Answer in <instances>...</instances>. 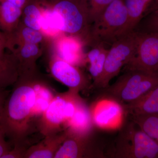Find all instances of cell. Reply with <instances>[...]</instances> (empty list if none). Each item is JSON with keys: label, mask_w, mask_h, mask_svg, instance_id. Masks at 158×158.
Instances as JSON below:
<instances>
[{"label": "cell", "mask_w": 158, "mask_h": 158, "mask_svg": "<svg viewBox=\"0 0 158 158\" xmlns=\"http://www.w3.org/2000/svg\"><path fill=\"white\" fill-rule=\"evenodd\" d=\"M66 135L64 131L56 135L45 136L40 142L30 146L24 158H54Z\"/></svg>", "instance_id": "obj_16"}, {"label": "cell", "mask_w": 158, "mask_h": 158, "mask_svg": "<svg viewBox=\"0 0 158 158\" xmlns=\"http://www.w3.org/2000/svg\"><path fill=\"white\" fill-rule=\"evenodd\" d=\"M44 2L47 3H52L53 2H56V1H59V0H43Z\"/></svg>", "instance_id": "obj_32"}, {"label": "cell", "mask_w": 158, "mask_h": 158, "mask_svg": "<svg viewBox=\"0 0 158 158\" xmlns=\"http://www.w3.org/2000/svg\"><path fill=\"white\" fill-rule=\"evenodd\" d=\"M29 147L27 141L16 143L14 144V148L10 149L2 158H24Z\"/></svg>", "instance_id": "obj_28"}, {"label": "cell", "mask_w": 158, "mask_h": 158, "mask_svg": "<svg viewBox=\"0 0 158 158\" xmlns=\"http://www.w3.org/2000/svg\"><path fill=\"white\" fill-rule=\"evenodd\" d=\"M11 51L17 62L18 78L38 77L37 62L42 54L39 44H25L15 47Z\"/></svg>", "instance_id": "obj_12"}, {"label": "cell", "mask_w": 158, "mask_h": 158, "mask_svg": "<svg viewBox=\"0 0 158 158\" xmlns=\"http://www.w3.org/2000/svg\"><path fill=\"white\" fill-rule=\"evenodd\" d=\"M3 33H4V32H1V31H0V37H1V36H2V35Z\"/></svg>", "instance_id": "obj_34"}, {"label": "cell", "mask_w": 158, "mask_h": 158, "mask_svg": "<svg viewBox=\"0 0 158 158\" xmlns=\"http://www.w3.org/2000/svg\"><path fill=\"white\" fill-rule=\"evenodd\" d=\"M138 33H132L117 38L109 50L103 73L96 88H106L111 80L117 76L123 66H126L135 54Z\"/></svg>", "instance_id": "obj_7"}, {"label": "cell", "mask_w": 158, "mask_h": 158, "mask_svg": "<svg viewBox=\"0 0 158 158\" xmlns=\"http://www.w3.org/2000/svg\"><path fill=\"white\" fill-rule=\"evenodd\" d=\"M114 0H88L90 23L96 21Z\"/></svg>", "instance_id": "obj_25"}, {"label": "cell", "mask_w": 158, "mask_h": 158, "mask_svg": "<svg viewBox=\"0 0 158 158\" xmlns=\"http://www.w3.org/2000/svg\"><path fill=\"white\" fill-rule=\"evenodd\" d=\"M94 126L90 109L83 100L65 123L64 130L69 134L86 135L92 132Z\"/></svg>", "instance_id": "obj_15"}, {"label": "cell", "mask_w": 158, "mask_h": 158, "mask_svg": "<svg viewBox=\"0 0 158 158\" xmlns=\"http://www.w3.org/2000/svg\"><path fill=\"white\" fill-rule=\"evenodd\" d=\"M17 71L9 69L0 64V88L14 85L18 78Z\"/></svg>", "instance_id": "obj_26"}, {"label": "cell", "mask_w": 158, "mask_h": 158, "mask_svg": "<svg viewBox=\"0 0 158 158\" xmlns=\"http://www.w3.org/2000/svg\"><path fill=\"white\" fill-rule=\"evenodd\" d=\"M127 19L124 0H114L91 25L90 47L99 43L112 44Z\"/></svg>", "instance_id": "obj_6"}, {"label": "cell", "mask_w": 158, "mask_h": 158, "mask_svg": "<svg viewBox=\"0 0 158 158\" xmlns=\"http://www.w3.org/2000/svg\"><path fill=\"white\" fill-rule=\"evenodd\" d=\"M11 91L6 90V88H0V123L2 118L4 107L7 98Z\"/></svg>", "instance_id": "obj_30"}, {"label": "cell", "mask_w": 158, "mask_h": 158, "mask_svg": "<svg viewBox=\"0 0 158 158\" xmlns=\"http://www.w3.org/2000/svg\"><path fill=\"white\" fill-rule=\"evenodd\" d=\"M43 7L41 0H29L23 8L21 22L27 27L40 31Z\"/></svg>", "instance_id": "obj_22"}, {"label": "cell", "mask_w": 158, "mask_h": 158, "mask_svg": "<svg viewBox=\"0 0 158 158\" xmlns=\"http://www.w3.org/2000/svg\"><path fill=\"white\" fill-rule=\"evenodd\" d=\"M158 9V0L156 1L155 6L154 7V9Z\"/></svg>", "instance_id": "obj_33"}, {"label": "cell", "mask_w": 158, "mask_h": 158, "mask_svg": "<svg viewBox=\"0 0 158 158\" xmlns=\"http://www.w3.org/2000/svg\"><path fill=\"white\" fill-rule=\"evenodd\" d=\"M6 35L7 48L10 51L17 46L25 44L40 45L46 40L40 31L27 27L23 24L21 21L14 31L6 34Z\"/></svg>", "instance_id": "obj_17"}, {"label": "cell", "mask_w": 158, "mask_h": 158, "mask_svg": "<svg viewBox=\"0 0 158 158\" xmlns=\"http://www.w3.org/2000/svg\"><path fill=\"white\" fill-rule=\"evenodd\" d=\"M43 5L42 14L40 21V31L46 39L51 40L52 41L65 34L58 28L51 8L43 3Z\"/></svg>", "instance_id": "obj_23"}, {"label": "cell", "mask_w": 158, "mask_h": 158, "mask_svg": "<svg viewBox=\"0 0 158 158\" xmlns=\"http://www.w3.org/2000/svg\"><path fill=\"white\" fill-rule=\"evenodd\" d=\"M123 108L130 115L158 114V85L135 102Z\"/></svg>", "instance_id": "obj_19"}, {"label": "cell", "mask_w": 158, "mask_h": 158, "mask_svg": "<svg viewBox=\"0 0 158 158\" xmlns=\"http://www.w3.org/2000/svg\"><path fill=\"white\" fill-rule=\"evenodd\" d=\"M53 53L69 64L81 67L87 64L85 43L80 37L62 34L52 41Z\"/></svg>", "instance_id": "obj_11"}, {"label": "cell", "mask_w": 158, "mask_h": 158, "mask_svg": "<svg viewBox=\"0 0 158 158\" xmlns=\"http://www.w3.org/2000/svg\"><path fill=\"white\" fill-rule=\"evenodd\" d=\"M155 141H156L157 143L158 144V137H157V138L156 139Z\"/></svg>", "instance_id": "obj_35"}, {"label": "cell", "mask_w": 158, "mask_h": 158, "mask_svg": "<svg viewBox=\"0 0 158 158\" xmlns=\"http://www.w3.org/2000/svg\"><path fill=\"white\" fill-rule=\"evenodd\" d=\"M36 78H18L6 99L0 124L13 144L27 141L36 98L34 84Z\"/></svg>", "instance_id": "obj_1"}, {"label": "cell", "mask_w": 158, "mask_h": 158, "mask_svg": "<svg viewBox=\"0 0 158 158\" xmlns=\"http://www.w3.org/2000/svg\"><path fill=\"white\" fill-rule=\"evenodd\" d=\"M131 119L138 127L155 140L158 137V114H132Z\"/></svg>", "instance_id": "obj_24"}, {"label": "cell", "mask_w": 158, "mask_h": 158, "mask_svg": "<svg viewBox=\"0 0 158 158\" xmlns=\"http://www.w3.org/2000/svg\"><path fill=\"white\" fill-rule=\"evenodd\" d=\"M78 93L68 90L57 94L44 112L38 123V129L44 136L59 134L74 115L83 100Z\"/></svg>", "instance_id": "obj_5"}, {"label": "cell", "mask_w": 158, "mask_h": 158, "mask_svg": "<svg viewBox=\"0 0 158 158\" xmlns=\"http://www.w3.org/2000/svg\"><path fill=\"white\" fill-rule=\"evenodd\" d=\"M23 9L7 1H0V27L6 34L17 27L21 18Z\"/></svg>", "instance_id": "obj_20"}, {"label": "cell", "mask_w": 158, "mask_h": 158, "mask_svg": "<svg viewBox=\"0 0 158 158\" xmlns=\"http://www.w3.org/2000/svg\"><path fill=\"white\" fill-rule=\"evenodd\" d=\"M42 2L52 9L59 30L64 34L80 37L86 46H91V24L89 19L88 0Z\"/></svg>", "instance_id": "obj_2"}, {"label": "cell", "mask_w": 158, "mask_h": 158, "mask_svg": "<svg viewBox=\"0 0 158 158\" xmlns=\"http://www.w3.org/2000/svg\"><path fill=\"white\" fill-rule=\"evenodd\" d=\"M6 137L5 131L0 124V158H2L10 150L9 144L6 141Z\"/></svg>", "instance_id": "obj_29"}, {"label": "cell", "mask_w": 158, "mask_h": 158, "mask_svg": "<svg viewBox=\"0 0 158 158\" xmlns=\"http://www.w3.org/2000/svg\"><path fill=\"white\" fill-rule=\"evenodd\" d=\"M107 156L115 158H158V144L131 119L122 125Z\"/></svg>", "instance_id": "obj_3"}, {"label": "cell", "mask_w": 158, "mask_h": 158, "mask_svg": "<svg viewBox=\"0 0 158 158\" xmlns=\"http://www.w3.org/2000/svg\"><path fill=\"white\" fill-rule=\"evenodd\" d=\"M0 1H2V0H0ZM5 1H7L13 3L15 6L23 9L27 3L29 2V0H5Z\"/></svg>", "instance_id": "obj_31"}, {"label": "cell", "mask_w": 158, "mask_h": 158, "mask_svg": "<svg viewBox=\"0 0 158 158\" xmlns=\"http://www.w3.org/2000/svg\"><path fill=\"white\" fill-rule=\"evenodd\" d=\"M98 102L92 108H90L94 125L101 127H110L112 123H115L116 118L121 116L124 110L123 107L117 102L110 99Z\"/></svg>", "instance_id": "obj_13"}, {"label": "cell", "mask_w": 158, "mask_h": 158, "mask_svg": "<svg viewBox=\"0 0 158 158\" xmlns=\"http://www.w3.org/2000/svg\"><path fill=\"white\" fill-rule=\"evenodd\" d=\"M49 67L54 78L66 87L69 90L79 93L90 86V81L80 67L60 59L53 54Z\"/></svg>", "instance_id": "obj_10"}, {"label": "cell", "mask_w": 158, "mask_h": 158, "mask_svg": "<svg viewBox=\"0 0 158 158\" xmlns=\"http://www.w3.org/2000/svg\"><path fill=\"white\" fill-rule=\"evenodd\" d=\"M156 0H124L127 11V19L117 35V38L132 33L143 19L148 8L155 5Z\"/></svg>", "instance_id": "obj_14"}, {"label": "cell", "mask_w": 158, "mask_h": 158, "mask_svg": "<svg viewBox=\"0 0 158 158\" xmlns=\"http://www.w3.org/2000/svg\"><path fill=\"white\" fill-rule=\"evenodd\" d=\"M65 132L67 134L66 138L54 158H105L106 156L104 151L103 145L93 138L92 132L86 135Z\"/></svg>", "instance_id": "obj_9"}, {"label": "cell", "mask_w": 158, "mask_h": 158, "mask_svg": "<svg viewBox=\"0 0 158 158\" xmlns=\"http://www.w3.org/2000/svg\"><path fill=\"white\" fill-rule=\"evenodd\" d=\"M137 32L135 54L125 68L158 75V33Z\"/></svg>", "instance_id": "obj_8"}, {"label": "cell", "mask_w": 158, "mask_h": 158, "mask_svg": "<svg viewBox=\"0 0 158 158\" xmlns=\"http://www.w3.org/2000/svg\"><path fill=\"white\" fill-rule=\"evenodd\" d=\"M158 85V75L138 70H126L113 85L102 90L104 98L123 107L135 102Z\"/></svg>", "instance_id": "obj_4"}, {"label": "cell", "mask_w": 158, "mask_h": 158, "mask_svg": "<svg viewBox=\"0 0 158 158\" xmlns=\"http://www.w3.org/2000/svg\"><path fill=\"white\" fill-rule=\"evenodd\" d=\"M144 22L142 28L136 31L158 33V9H154Z\"/></svg>", "instance_id": "obj_27"}, {"label": "cell", "mask_w": 158, "mask_h": 158, "mask_svg": "<svg viewBox=\"0 0 158 158\" xmlns=\"http://www.w3.org/2000/svg\"><path fill=\"white\" fill-rule=\"evenodd\" d=\"M34 87L36 98L31 113L32 119L34 117H40L56 95L52 88L38 78L34 80Z\"/></svg>", "instance_id": "obj_21"}, {"label": "cell", "mask_w": 158, "mask_h": 158, "mask_svg": "<svg viewBox=\"0 0 158 158\" xmlns=\"http://www.w3.org/2000/svg\"><path fill=\"white\" fill-rule=\"evenodd\" d=\"M104 44L99 43L92 47L86 53V63L88 64V71L93 81V87L96 88L100 81L104 69L105 62L109 50Z\"/></svg>", "instance_id": "obj_18"}]
</instances>
